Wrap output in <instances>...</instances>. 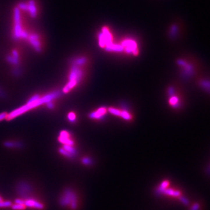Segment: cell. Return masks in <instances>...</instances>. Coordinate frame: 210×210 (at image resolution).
Masks as SVG:
<instances>
[{
    "mask_svg": "<svg viewBox=\"0 0 210 210\" xmlns=\"http://www.w3.org/2000/svg\"><path fill=\"white\" fill-rule=\"evenodd\" d=\"M60 93L59 92H52L51 93H49L42 97H39L38 100L31 102V103H28L27 104L25 105L23 107L20 108L19 109H18L15 111H14V112H13L12 113H11L8 116H7V119L8 120L12 119L20 115H21L22 113L28 111V110L33 108H36L38 106H39L40 104L44 103H48L49 102H50L51 100H53V99L58 97L60 95Z\"/></svg>",
    "mask_w": 210,
    "mask_h": 210,
    "instance_id": "cell-1",
    "label": "cell"
},
{
    "mask_svg": "<svg viewBox=\"0 0 210 210\" xmlns=\"http://www.w3.org/2000/svg\"><path fill=\"white\" fill-rule=\"evenodd\" d=\"M59 202L62 207H68L72 210H75L78 206V198L72 189L67 188L61 195Z\"/></svg>",
    "mask_w": 210,
    "mask_h": 210,
    "instance_id": "cell-2",
    "label": "cell"
},
{
    "mask_svg": "<svg viewBox=\"0 0 210 210\" xmlns=\"http://www.w3.org/2000/svg\"><path fill=\"white\" fill-rule=\"evenodd\" d=\"M32 187L26 182H21L17 186V192L23 199L30 197L32 193Z\"/></svg>",
    "mask_w": 210,
    "mask_h": 210,
    "instance_id": "cell-3",
    "label": "cell"
},
{
    "mask_svg": "<svg viewBox=\"0 0 210 210\" xmlns=\"http://www.w3.org/2000/svg\"><path fill=\"white\" fill-rule=\"evenodd\" d=\"M24 204L26 206V207L33 208L38 210H42L45 208L44 204L34 198L29 197L24 199Z\"/></svg>",
    "mask_w": 210,
    "mask_h": 210,
    "instance_id": "cell-4",
    "label": "cell"
},
{
    "mask_svg": "<svg viewBox=\"0 0 210 210\" xmlns=\"http://www.w3.org/2000/svg\"><path fill=\"white\" fill-rule=\"evenodd\" d=\"M83 76V71L80 70L77 65H73L71 68V70L70 74L69 80L70 81H73L78 83Z\"/></svg>",
    "mask_w": 210,
    "mask_h": 210,
    "instance_id": "cell-5",
    "label": "cell"
},
{
    "mask_svg": "<svg viewBox=\"0 0 210 210\" xmlns=\"http://www.w3.org/2000/svg\"><path fill=\"white\" fill-rule=\"evenodd\" d=\"M122 46L123 47V49L125 50L126 52L127 53H132L134 55H137L138 53L137 47L136 43L132 40H127L123 42Z\"/></svg>",
    "mask_w": 210,
    "mask_h": 210,
    "instance_id": "cell-6",
    "label": "cell"
},
{
    "mask_svg": "<svg viewBox=\"0 0 210 210\" xmlns=\"http://www.w3.org/2000/svg\"><path fill=\"white\" fill-rule=\"evenodd\" d=\"M70 133L66 131H63L60 133V137L58 138L59 141L64 144L73 146L74 144V141L70 138Z\"/></svg>",
    "mask_w": 210,
    "mask_h": 210,
    "instance_id": "cell-7",
    "label": "cell"
},
{
    "mask_svg": "<svg viewBox=\"0 0 210 210\" xmlns=\"http://www.w3.org/2000/svg\"><path fill=\"white\" fill-rule=\"evenodd\" d=\"M108 112V109L104 107H101L97 109L95 112H93L89 115V118L94 119H100L104 117Z\"/></svg>",
    "mask_w": 210,
    "mask_h": 210,
    "instance_id": "cell-8",
    "label": "cell"
},
{
    "mask_svg": "<svg viewBox=\"0 0 210 210\" xmlns=\"http://www.w3.org/2000/svg\"><path fill=\"white\" fill-rule=\"evenodd\" d=\"M178 64L182 66L184 68V71H186V74L187 75H191L192 74V72H193V69L191 67V65H189L188 64L186 61H183V60H179L178 61Z\"/></svg>",
    "mask_w": 210,
    "mask_h": 210,
    "instance_id": "cell-9",
    "label": "cell"
},
{
    "mask_svg": "<svg viewBox=\"0 0 210 210\" xmlns=\"http://www.w3.org/2000/svg\"><path fill=\"white\" fill-rule=\"evenodd\" d=\"M169 103L172 105V106H173L175 108L178 107L179 104V100L178 97L172 95L169 99Z\"/></svg>",
    "mask_w": 210,
    "mask_h": 210,
    "instance_id": "cell-10",
    "label": "cell"
},
{
    "mask_svg": "<svg viewBox=\"0 0 210 210\" xmlns=\"http://www.w3.org/2000/svg\"><path fill=\"white\" fill-rule=\"evenodd\" d=\"M11 208L13 210H25L26 207L24 204L15 203L14 204H12Z\"/></svg>",
    "mask_w": 210,
    "mask_h": 210,
    "instance_id": "cell-11",
    "label": "cell"
},
{
    "mask_svg": "<svg viewBox=\"0 0 210 210\" xmlns=\"http://www.w3.org/2000/svg\"><path fill=\"white\" fill-rule=\"evenodd\" d=\"M120 117L126 120H130L131 119V115L127 111L124 110L121 111V114Z\"/></svg>",
    "mask_w": 210,
    "mask_h": 210,
    "instance_id": "cell-12",
    "label": "cell"
},
{
    "mask_svg": "<svg viewBox=\"0 0 210 210\" xmlns=\"http://www.w3.org/2000/svg\"><path fill=\"white\" fill-rule=\"evenodd\" d=\"M12 202L8 200L7 201H4V200L3 201H0V208H8V207H11V206L12 205Z\"/></svg>",
    "mask_w": 210,
    "mask_h": 210,
    "instance_id": "cell-13",
    "label": "cell"
},
{
    "mask_svg": "<svg viewBox=\"0 0 210 210\" xmlns=\"http://www.w3.org/2000/svg\"><path fill=\"white\" fill-rule=\"evenodd\" d=\"M108 111L109 112V113H111V114L117 116H120V114H121V111L114 108H110L108 109Z\"/></svg>",
    "mask_w": 210,
    "mask_h": 210,
    "instance_id": "cell-14",
    "label": "cell"
},
{
    "mask_svg": "<svg viewBox=\"0 0 210 210\" xmlns=\"http://www.w3.org/2000/svg\"><path fill=\"white\" fill-rule=\"evenodd\" d=\"M5 146L7 147H20L21 145V144L17 142H6L5 143Z\"/></svg>",
    "mask_w": 210,
    "mask_h": 210,
    "instance_id": "cell-15",
    "label": "cell"
},
{
    "mask_svg": "<svg viewBox=\"0 0 210 210\" xmlns=\"http://www.w3.org/2000/svg\"><path fill=\"white\" fill-rule=\"evenodd\" d=\"M68 119L70 122H74L76 120V115L73 112H70L68 115Z\"/></svg>",
    "mask_w": 210,
    "mask_h": 210,
    "instance_id": "cell-16",
    "label": "cell"
},
{
    "mask_svg": "<svg viewBox=\"0 0 210 210\" xmlns=\"http://www.w3.org/2000/svg\"><path fill=\"white\" fill-rule=\"evenodd\" d=\"M59 151H60V152L62 155H64V156H65V157H67V158H73V156H72L70 154H69L68 152H67L66 151H65L63 148L60 149Z\"/></svg>",
    "mask_w": 210,
    "mask_h": 210,
    "instance_id": "cell-17",
    "label": "cell"
},
{
    "mask_svg": "<svg viewBox=\"0 0 210 210\" xmlns=\"http://www.w3.org/2000/svg\"><path fill=\"white\" fill-rule=\"evenodd\" d=\"M169 184V181H163L160 186V187L159 188V191L161 192H162L164 190H165L166 188V187L168 186V185Z\"/></svg>",
    "mask_w": 210,
    "mask_h": 210,
    "instance_id": "cell-18",
    "label": "cell"
},
{
    "mask_svg": "<svg viewBox=\"0 0 210 210\" xmlns=\"http://www.w3.org/2000/svg\"><path fill=\"white\" fill-rule=\"evenodd\" d=\"M82 163L86 165H89L92 163V161L88 158H84L82 159Z\"/></svg>",
    "mask_w": 210,
    "mask_h": 210,
    "instance_id": "cell-19",
    "label": "cell"
},
{
    "mask_svg": "<svg viewBox=\"0 0 210 210\" xmlns=\"http://www.w3.org/2000/svg\"><path fill=\"white\" fill-rule=\"evenodd\" d=\"M7 114L6 113H2L0 114V121L4 120V119L7 118Z\"/></svg>",
    "mask_w": 210,
    "mask_h": 210,
    "instance_id": "cell-20",
    "label": "cell"
},
{
    "mask_svg": "<svg viewBox=\"0 0 210 210\" xmlns=\"http://www.w3.org/2000/svg\"><path fill=\"white\" fill-rule=\"evenodd\" d=\"M47 108H49V109H53V107H54L53 104L51 102H49L47 103Z\"/></svg>",
    "mask_w": 210,
    "mask_h": 210,
    "instance_id": "cell-21",
    "label": "cell"
},
{
    "mask_svg": "<svg viewBox=\"0 0 210 210\" xmlns=\"http://www.w3.org/2000/svg\"><path fill=\"white\" fill-rule=\"evenodd\" d=\"M199 208V205L198 204H195L194 205V206L193 207L191 210H198Z\"/></svg>",
    "mask_w": 210,
    "mask_h": 210,
    "instance_id": "cell-22",
    "label": "cell"
},
{
    "mask_svg": "<svg viewBox=\"0 0 210 210\" xmlns=\"http://www.w3.org/2000/svg\"><path fill=\"white\" fill-rule=\"evenodd\" d=\"M3 198L1 197V195H0V201H3Z\"/></svg>",
    "mask_w": 210,
    "mask_h": 210,
    "instance_id": "cell-23",
    "label": "cell"
}]
</instances>
